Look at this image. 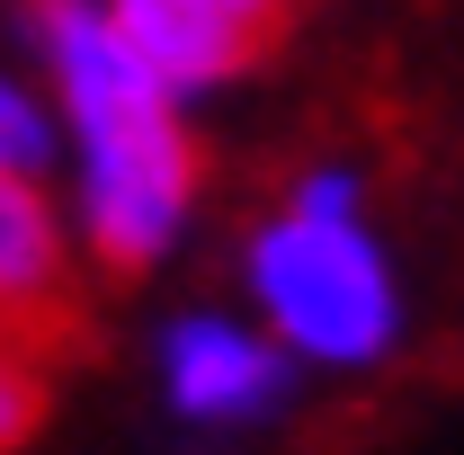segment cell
<instances>
[{"instance_id":"52a82bcc","label":"cell","mask_w":464,"mask_h":455,"mask_svg":"<svg viewBox=\"0 0 464 455\" xmlns=\"http://www.w3.org/2000/svg\"><path fill=\"white\" fill-rule=\"evenodd\" d=\"M45 366L27 357V331L18 322H0V455L9 447H27L36 429H45Z\"/></svg>"},{"instance_id":"7a4b0ae2","label":"cell","mask_w":464,"mask_h":455,"mask_svg":"<svg viewBox=\"0 0 464 455\" xmlns=\"http://www.w3.org/2000/svg\"><path fill=\"white\" fill-rule=\"evenodd\" d=\"M241 277L295 366H384L402 348V277L366 232L357 170H304V188L250 232Z\"/></svg>"},{"instance_id":"ba28073f","label":"cell","mask_w":464,"mask_h":455,"mask_svg":"<svg viewBox=\"0 0 464 455\" xmlns=\"http://www.w3.org/2000/svg\"><path fill=\"white\" fill-rule=\"evenodd\" d=\"M232 9H241V18H250V27H277V18H286L295 0H232Z\"/></svg>"},{"instance_id":"6da1fadb","label":"cell","mask_w":464,"mask_h":455,"mask_svg":"<svg viewBox=\"0 0 464 455\" xmlns=\"http://www.w3.org/2000/svg\"><path fill=\"white\" fill-rule=\"evenodd\" d=\"M27 45L54 72V108L72 116V152H81V250L99 268H152L170 259L188 215H197V134H188V99H170L134 45L116 36L108 0H18Z\"/></svg>"},{"instance_id":"3957f363","label":"cell","mask_w":464,"mask_h":455,"mask_svg":"<svg viewBox=\"0 0 464 455\" xmlns=\"http://www.w3.org/2000/svg\"><path fill=\"white\" fill-rule=\"evenodd\" d=\"M161 402L188 429H268L295 402V348L232 313H179L161 331Z\"/></svg>"},{"instance_id":"5b68a950","label":"cell","mask_w":464,"mask_h":455,"mask_svg":"<svg viewBox=\"0 0 464 455\" xmlns=\"http://www.w3.org/2000/svg\"><path fill=\"white\" fill-rule=\"evenodd\" d=\"M63 286H72V241H63L45 188L0 179V322H18V331L54 322Z\"/></svg>"},{"instance_id":"277c9868","label":"cell","mask_w":464,"mask_h":455,"mask_svg":"<svg viewBox=\"0 0 464 455\" xmlns=\"http://www.w3.org/2000/svg\"><path fill=\"white\" fill-rule=\"evenodd\" d=\"M116 36L134 45V63L170 90V99H206L224 90L241 63L268 45V27H250L232 0H108Z\"/></svg>"},{"instance_id":"8992f818","label":"cell","mask_w":464,"mask_h":455,"mask_svg":"<svg viewBox=\"0 0 464 455\" xmlns=\"http://www.w3.org/2000/svg\"><path fill=\"white\" fill-rule=\"evenodd\" d=\"M54 161H63V125H54V108L0 63V179H54Z\"/></svg>"}]
</instances>
